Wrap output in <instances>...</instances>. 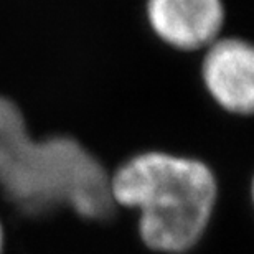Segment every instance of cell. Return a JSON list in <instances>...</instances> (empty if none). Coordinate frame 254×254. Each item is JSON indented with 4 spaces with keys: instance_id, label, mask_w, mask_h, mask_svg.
Returning <instances> with one entry per match:
<instances>
[{
    "instance_id": "1",
    "label": "cell",
    "mask_w": 254,
    "mask_h": 254,
    "mask_svg": "<svg viewBox=\"0 0 254 254\" xmlns=\"http://www.w3.org/2000/svg\"><path fill=\"white\" fill-rule=\"evenodd\" d=\"M114 203L140 211V238L149 248L184 253L200 240L216 201V180L200 160L144 152L109 180Z\"/></svg>"
},
{
    "instance_id": "2",
    "label": "cell",
    "mask_w": 254,
    "mask_h": 254,
    "mask_svg": "<svg viewBox=\"0 0 254 254\" xmlns=\"http://www.w3.org/2000/svg\"><path fill=\"white\" fill-rule=\"evenodd\" d=\"M109 180L74 140L30 142L17 106L0 98V184L15 200L32 210L66 198L83 215L101 216L114 203Z\"/></svg>"
},
{
    "instance_id": "3",
    "label": "cell",
    "mask_w": 254,
    "mask_h": 254,
    "mask_svg": "<svg viewBox=\"0 0 254 254\" xmlns=\"http://www.w3.org/2000/svg\"><path fill=\"white\" fill-rule=\"evenodd\" d=\"M201 76L208 93L223 109L254 114V43L243 38H218L205 48Z\"/></svg>"
},
{
    "instance_id": "4",
    "label": "cell",
    "mask_w": 254,
    "mask_h": 254,
    "mask_svg": "<svg viewBox=\"0 0 254 254\" xmlns=\"http://www.w3.org/2000/svg\"><path fill=\"white\" fill-rule=\"evenodd\" d=\"M145 8L157 37L187 52L208 48L225 23L223 0H147Z\"/></svg>"
},
{
    "instance_id": "5",
    "label": "cell",
    "mask_w": 254,
    "mask_h": 254,
    "mask_svg": "<svg viewBox=\"0 0 254 254\" xmlns=\"http://www.w3.org/2000/svg\"><path fill=\"white\" fill-rule=\"evenodd\" d=\"M2 248H3V231H2V225H0V254H2Z\"/></svg>"
},
{
    "instance_id": "6",
    "label": "cell",
    "mask_w": 254,
    "mask_h": 254,
    "mask_svg": "<svg viewBox=\"0 0 254 254\" xmlns=\"http://www.w3.org/2000/svg\"><path fill=\"white\" fill-rule=\"evenodd\" d=\"M253 200H254V180H253Z\"/></svg>"
}]
</instances>
